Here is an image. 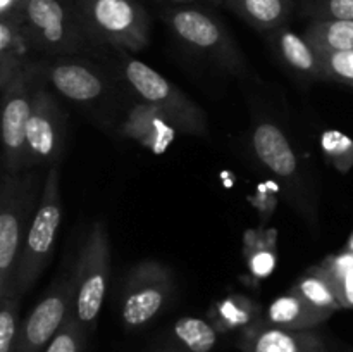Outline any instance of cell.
Listing matches in <instances>:
<instances>
[{
  "label": "cell",
  "mask_w": 353,
  "mask_h": 352,
  "mask_svg": "<svg viewBox=\"0 0 353 352\" xmlns=\"http://www.w3.org/2000/svg\"><path fill=\"white\" fill-rule=\"evenodd\" d=\"M331 316L333 313L319 309L299 293L290 290L288 293L272 300L264 320L272 326L286 328V330H312Z\"/></svg>",
  "instance_id": "cell-19"
},
{
  "label": "cell",
  "mask_w": 353,
  "mask_h": 352,
  "mask_svg": "<svg viewBox=\"0 0 353 352\" xmlns=\"http://www.w3.org/2000/svg\"><path fill=\"white\" fill-rule=\"evenodd\" d=\"M224 6L259 31H274L286 24L295 0H224Z\"/></svg>",
  "instance_id": "cell-20"
},
{
  "label": "cell",
  "mask_w": 353,
  "mask_h": 352,
  "mask_svg": "<svg viewBox=\"0 0 353 352\" xmlns=\"http://www.w3.org/2000/svg\"><path fill=\"white\" fill-rule=\"evenodd\" d=\"M19 293L0 297V352H12L14 344L19 335Z\"/></svg>",
  "instance_id": "cell-26"
},
{
  "label": "cell",
  "mask_w": 353,
  "mask_h": 352,
  "mask_svg": "<svg viewBox=\"0 0 353 352\" xmlns=\"http://www.w3.org/2000/svg\"><path fill=\"white\" fill-rule=\"evenodd\" d=\"M21 24L34 54L43 61L76 57L100 47L76 0H24Z\"/></svg>",
  "instance_id": "cell-1"
},
{
  "label": "cell",
  "mask_w": 353,
  "mask_h": 352,
  "mask_svg": "<svg viewBox=\"0 0 353 352\" xmlns=\"http://www.w3.org/2000/svg\"><path fill=\"white\" fill-rule=\"evenodd\" d=\"M61 219L62 199L61 186H59V164H55L47 169V176H45L43 186H41L40 204H38V209L31 221L19 255V262H17L14 289L19 295H24L33 289L34 283L38 282L40 275L50 262Z\"/></svg>",
  "instance_id": "cell-4"
},
{
  "label": "cell",
  "mask_w": 353,
  "mask_h": 352,
  "mask_svg": "<svg viewBox=\"0 0 353 352\" xmlns=\"http://www.w3.org/2000/svg\"><path fill=\"white\" fill-rule=\"evenodd\" d=\"M347 248L348 251H352L353 252V235L350 237V240H348V245H347Z\"/></svg>",
  "instance_id": "cell-32"
},
{
  "label": "cell",
  "mask_w": 353,
  "mask_h": 352,
  "mask_svg": "<svg viewBox=\"0 0 353 352\" xmlns=\"http://www.w3.org/2000/svg\"><path fill=\"white\" fill-rule=\"evenodd\" d=\"M33 47L21 19L0 17V92L7 88L33 59Z\"/></svg>",
  "instance_id": "cell-17"
},
{
  "label": "cell",
  "mask_w": 353,
  "mask_h": 352,
  "mask_svg": "<svg viewBox=\"0 0 353 352\" xmlns=\"http://www.w3.org/2000/svg\"><path fill=\"white\" fill-rule=\"evenodd\" d=\"M321 148L327 162L340 173H348L353 168V140L341 131H324L321 137Z\"/></svg>",
  "instance_id": "cell-25"
},
{
  "label": "cell",
  "mask_w": 353,
  "mask_h": 352,
  "mask_svg": "<svg viewBox=\"0 0 353 352\" xmlns=\"http://www.w3.org/2000/svg\"><path fill=\"white\" fill-rule=\"evenodd\" d=\"M76 3L100 47L140 52L148 45L150 19L138 0H76Z\"/></svg>",
  "instance_id": "cell-6"
},
{
  "label": "cell",
  "mask_w": 353,
  "mask_h": 352,
  "mask_svg": "<svg viewBox=\"0 0 353 352\" xmlns=\"http://www.w3.org/2000/svg\"><path fill=\"white\" fill-rule=\"evenodd\" d=\"M24 0H0V17L21 19V9Z\"/></svg>",
  "instance_id": "cell-31"
},
{
  "label": "cell",
  "mask_w": 353,
  "mask_h": 352,
  "mask_svg": "<svg viewBox=\"0 0 353 352\" xmlns=\"http://www.w3.org/2000/svg\"><path fill=\"white\" fill-rule=\"evenodd\" d=\"M302 12L314 21H353V0H302Z\"/></svg>",
  "instance_id": "cell-28"
},
{
  "label": "cell",
  "mask_w": 353,
  "mask_h": 352,
  "mask_svg": "<svg viewBox=\"0 0 353 352\" xmlns=\"http://www.w3.org/2000/svg\"><path fill=\"white\" fill-rule=\"evenodd\" d=\"M86 328L78 321L74 314H69L62 323L61 330L57 331L45 352H83L85 349Z\"/></svg>",
  "instance_id": "cell-27"
},
{
  "label": "cell",
  "mask_w": 353,
  "mask_h": 352,
  "mask_svg": "<svg viewBox=\"0 0 353 352\" xmlns=\"http://www.w3.org/2000/svg\"><path fill=\"white\" fill-rule=\"evenodd\" d=\"M252 147L261 164L276 176L286 188L295 190L305 200V182L300 161L292 144L278 124L261 121L252 133Z\"/></svg>",
  "instance_id": "cell-13"
},
{
  "label": "cell",
  "mask_w": 353,
  "mask_h": 352,
  "mask_svg": "<svg viewBox=\"0 0 353 352\" xmlns=\"http://www.w3.org/2000/svg\"><path fill=\"white\" fill-rule=\"evenodd\" d=\"M74 307V278L55 282L43 299L21 323L12 352H40L47 349Z\"/></svg>",
  "instance_id": "cell-11"
},
{
  "label": "cell",
  "mask_w": 353,
  "mask_h": 352,
  "mask_svg": "<svg viewBox=\"0 0 353 352\" xmlns=\"http://www.w3.org/2000/svg\"><path fill=\"white\" fill-rule=\"evenodd\" d=\"M37 175L3 173L0 185V297L16 293L17 262L33 221Z\"/></svg>",
  "instance_id": "cell-3"
},
{
  "label": "cell",
  "mask_w": 353,
  "mask_h": 352,
  "mask_svg": "<svg viewBox=\"0 0 353 352\" xmlns=\"http://www.w3.org/2000/svg\"><path fill=\"white\" fill-rule=\"evenodd\" d=\"M119 71L138 102L161 110L179 133L205 137L209 126L203 110L165 76L124 50H119Z\"/></svg>",
  "instance_id": "cell-2"
},
{
  "label": "cell",
  "mask_w": 353,
  "mask_h": 352,
  "mask_svg": "<svg viewBox=\"0 0 353 352\" xmlns=\"http://www.w3.org/2000/svg\"><path fill=\"white\" fill-rule=\"evenodd\" d=\"M271 43L278 57L290 69L312 79H324L321 54L307 41L303 35L283 26L271 31Z\"/></svg>",
  "instance_id": "cell-18"
},
{
  "label": "cell",
  "mask_w": 353,
  "mask_h": 352,
  "mask_svg": "<svg viewBox=\"0 0 353 352\" xmlns=\"http://www.w3.org/2000/svg\"><path fill=\"white\" fill-rule=\"evenodd\" d=\"M324 79L353 86V50L319 52Z\"/></svg>",
  "instance_id": "cell-29"
},
{
  "label": "cell",
  "mask_w": 353,
  "mask_h": 352,
  "mask_svg": "<svg viewBox=\"0 0 353 352\" xmlns=\"http://www.w3.org/2000/svg\"><path fill=\"white\" fill-rule=\"evenodd\" d=\"M323 268L333 282L341 307H353V252L347 248L341 254L331 255L323 262Z\"/></svg>",
  "instance_id": "cell-24"
},
{
  "label": "cell",
  "mask_w": 353,
  "mask_h": 352,
  "mask_svg": "<svg viewBox=\"0 0 353 352\" xmlns=\"http://www.w3.org/2000/svg\"><path fill=\"white\" fill-rule=\"evenodd\" d=\"M47 81L78 106H93L110 92V83L102 69L83 55L48 61Z\"/></svg>",
  "instance_id": "cell-12"
},
{
  "label": "cell",
  "mask_w": 353,
  "mask_h": 352,
  "mask_svg": "<svg viewBox=\"0 0 353 352\" xmlns=\"http://www.w3.org/2000/svg\"><path fill=\"white\" fill-rule=\"evenodd\" d=\"M216 323L217 330H234V328H247L259 321L257 307L250 299L245 297H230L217 304Z\"/></svg>",
  "instance_id": "cell-23"
},
{
  "label": "cell",
  "mask_w": 353,
  "mask_h": 352,
  "mask_svg": "<svg viewBox=\"0 0 353 352\" xmlns=\"http://www.w3.org/2000/svg\"><path fill=\"white\" fill-rule=\"evenodd\" d=\"M110 276V240L103 221L90 228L79 251L74 271V307L72 314L86 330H93L99 321Z\"/></svg>",
  "instance_id": "cell-7"
},
{
  "label": "cell",
  "mask_w": 353,
  "mask_h": 352,
  "mask_svg": "<svg viewBox=\"0 0 353 352\" xmlns=\"http://www.w3.org/2000/svg\"><path fill=\"white\" fill-rule=\"evenodd\" d=\"M172 273L162 262L148 259L134 266L121 293V320L128 328H141L159 316L172 293Z\"/></svg>",
  "instance_id": "cell-9"
},
{
  "label": "cell",
  "mask_w": 353,
  "mask_h": 352,
  "mask_svg": "<svg viewBox=\"0 0 353 352\" xmlns=\"http://www.w3.org/2000/svg\"><path fill=\"white\" fill-rule=\"evenodd\" d=\"M217 344V328L202 317L183 316L176 320L148 352H212Z\"/></svg>",
  "instance_id": "cell-16"
},
{
  "label": "cell",
  "mask_w": 353,
  "mask_h": 352,
  "mask_svg": "<svg viewBox=\"0 0 353 352\" xmlns=\"http://www.w3.org/2000/svg\"><path fill=\"white\" fill-rule=\"evenodd\" d=\"M303 37L317 52L353 50V21H312Z\"/></svg>",
  "instance_id": "cell-21"
},
{
  "label": "cell",
  "mask_w": 353,
  "mask_h": 352,
  "mask_svg": "<svg viewBox=\"0 0 353 352\" xmlns=\"http://www.w3.org/2000/svg\"><path fill=\"white\" fill-rule=\"evenodd\" d=\"M165 23L181 43L202 54L230 71L243 68V59L230 33L212 14L196 7H172L164 12Z\"/></svg>",
  "instance_id": "cell-8"
},
{
  "label": "cell",
  "mask_w": 353,
  "mask_h": 352,
  "mask_svg": "<svg viewBox=\"0 0 353 352\" xmlns=\"http://www.w3.org/2000/svg\"><path fill=\"white\" fill-rule=\"evenodd\" d=\"M248 264H250L252 275L257 276V278H265L276 268V255L269 248H261L250 255Z\"/></svg>",
  "instance_id": "cell-30"
},
{
  "label": "cell",
  "mask_w": 353,
  "mask_h": 352,
  "mask_svg": "<svg viewBox=\"0 0 353 352\" xmlns=\"http://www.w3.org/2000/svg\"><path fill=\"white\" fill-rule=\"evenodd\" d=\"M179 131L171 121L148 104L137 102L121 124V135L138 141L154 154H164Z\"/></svg>",
  "instance_id": "cell-15"
},
{
  "label": "cell",
  "mask_w": 353,
  "mask_h": 352,
  "mask_svg": "<svg viewBox=\"0 0 353 352\" xmlns=\"http://www.w3.org/2000/svg\"><path fill=\"white\" fill-rule=\"evenodd\" d=\"M47 62L31 61L24 71L2 92L3 173L21 175L28 169L26 130L37 88L47 78Z\"/></svg>",
  "instance_id": "cell-5"
},
{
  "label": "cell",
  "mask_w": 353,
  "mask_h": 352,
  "mask_svg": "<svg viewBox=\"0 0 353 352\" xmlns=\"http://www.w3.org/2000/svg\"><path fill=\"white\" fill-rule=\"evenodd\" d=\"M45 81L40 83L34 93L33 110L28 123V168H52L59 164L64 150L65 117Z\"/></svg>",
  "instance_id": "cell-10"
},
{
  "label": "cell",
  "mask_w": 353,
  "mask_h": 352,
  "mask_svg": "<svg viewBox=\"0 0 353 352\" xmlns=\"http://www.w3.org/2000/svg\"><path fill=\"white\" fill-rule=\"evenodd\" d=\"M176 2H190V0H176Z\"/></svg>",
  "instance_id": "cell-33"
},
{
  "label": "cell",
  "mask_w": 353,
  "mask_h": 352,
  "mask_svg": "<svg viewBox=\"0 0 353 352\" xmlns=\"http://www.w3.org/2000/svg\"><path fill=\"white\" fill-rule=\"evenodd\" d=\"M293 292L299 293L300 297H303L305 300H309L310 304H314L316 307L324 311H330V313H336L338 309H341V304L338 300L336 290H334L333 282H331L330 275H327L326 269L323 268V264L317 266V268H310L299 282L293 286Z\"/></svg>",
  "instance_id": "cell-22"
},
{
  "label": "cell",
  "mask_w": 353,
  "mask_h": 352,
  "mask_svg": "<svg viewBox=\"0 0 353 352\" xmlns=\"http://www.w3.org/2000/svg\"><path fill=\"white\" fill-rule=\"evenodd\" d=\"M240 349L243 352H326V344L314 330H286L259 320L243 328Z\"/></svg>",
  "instance_id": "cell-14"
}]
</instances>
